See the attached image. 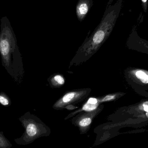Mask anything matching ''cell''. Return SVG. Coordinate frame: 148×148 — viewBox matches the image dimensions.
<instances>
[{
  "instance_id": "cell-2",
  "label": "cell",
  "mask_w": 148,
  "mask_h": 148,
  "mask_svg": "<svg viewBox=\"0 0 148 148\" xmlns=\"http://www.w3.org/2000/svg\"><path fill=\"white\" fill-rule=\"evenodd\" d=\"M14 41L13 33L8 27L1 28L0 33V52L5 59L8 58L12 46L14 44Z\"/></svg>"
},
{
  "instance_id": "cell-3",
  "label": "cell",
  "mask_w": 148,
  "mask_h": 148,
  "mask_svg": "<svg viewBox=\"0 0 148 148\" xmlns=\"http://www.w3.org/2000/svg\"><path fill=\"white\" fill-rule=\"evenodd\" d=\"M93 4V0H78L76 7V13L77 19L80 22L86 17Z\"/></svg>"
},
{
  "instance_id": "cell-6",
  "label": "cell",
  "mask_w": 148,
  "mask_h": 148,
  "mask_svg": "<svg viewBox=\"0 0 148 148\" xmlns=\"http://www.w3.org/2000/svg\"><path fill=\"white\" fill-rule=\"evenodd\" d=\"M136 76L142 82L145 84L148 83V75L145 72L139 70L136 73Z\"/></svg>"
},
{
  "instance_id": "cell-13",
  "label": "cell",
  "mask_w": 148,
  "mask_h": 148,
  "mask_svg": "<svg viewBox=\"0 0 148 148\" xmlns=\"http://www.w3.org/2000/svg\"><path fill=\"white\" fill-rule=\"evenodd\" d=\"M143 106L144 110L146 112H148V101H146L144 102Z\"/></svg>"
},
{
  "instance_id": "cell-8",
  "label": "cell",
  "mask_w": 148,
  "mask_h": 148,
  "mask_svg": "<svg viewBox=\"0 0 148 148\" xmlns=\"http://www.w3.org/2000/svg\"><path fill=\"white\" fill-rule=\"evenodd\" d=\"M91 119L89 117H85L82 119L80 122H79V125L80 127H88L89 125H90L91 123Z\"/></svg>"
},
{
  "instance_id": "cell-10",
  "label": "cell",
  "mask_w": 148,
  "mask_h": 148,
  "mask_svg": "<svg viewBox=\"0 0 148 148\" xmlns=\"http://www.w3.org/2000/svg\"><path fill=\"white\" fill-rule=\"evenodd\" d=\"M0 103L4 106H7L9 104V102L5 97L3 96H0Z\"/></svg>"
},
{
  "instance_id": "cell-7",
  "label": "cell",
  "mask_w": 148,
  "mask_h": 148,
  "mask_svg": "<svg viewBox=\"0 0 148 148\" xmlns=\"http://www.w3.org/2000/svg\"><path fill=\"white\" fill-rule=\"evenodd\" d=\"M27 132L28 136L33 137L37 134V129L36 126L34 124H29L27 128Z\"/></svg>"
},
{
  "instance_id": "cell-4",
  "label": "cell",
  "mask_w": 148,
  "mask_h": 148,
  "mask_svg": "<svg viewBox=\"0 0 148 148\" xmlns=\"http://www.w3.org/2000/svg\"><path fill=\"white\" fill-rule=\"evenodd\" d=\"M82 92H72L67 93L55 104L56 107H61L80 98Z\"/></svg>"
},
{
  "instance_id": "cell-1",
  "label": "cell",
  "mask_w": 148,
  "mask_h": 148,
  "mask_svg": "<svg viewBox=\"0 0 148 148\" xmlns=\"http://www.w3.org/2000/svg\"><path fill=\"white\" fill-rule=\"evenodd\" d=\"M122 2L123 0H119L114 5H108L101 22L79 47L76 57L81 59L88 58L106 41L115 25Z\"/></svg>"
},
{
  "instance_id": "cell-12",
  "label": "cell",
  "mask_w": 148,
  "mask_h": 148,
  "mask_svg": "<svg viewBox=\"0 0 148 148\" xmlns=\"http://www.w3.org/2000/svg\"><path fill=\"white\" fill-rule=\"evenodd\" d=\"M115 98V96L109 95L107 96L104 97V99L103 100V101H110V100H113Z\"/></svg>"
},
{
  "instance_id": "cell-9",
  "label": "cell",
  "mask_w": 148,
  "mask_h": 148,
  "mask_svg": "<svg viewBox=\"0 0 148 148\" xmlns=\"http://www.w3.org/2000/svg\"><path fill=\"white\" fill-rule=\"evenodd\" d=\"M53 79L59 85H63L65 83V80H64V78L60 75H56L54 77Z\"/></svg>"
},
{
  "instance_id": "cell-14",
  "label": "cell",
  "mask_w": 148,
  "mask_h": 148,
  "mask_svg": "<svg viewBox=\"0 0 148 148\" xmlns=\"http://www.w3.org/2000/svg\"><path fill=\"white\" fill-rule=\"evenodd\" d=\"M146 116L148 118V112H147V114H146Z\"/></svg>"
},
{
  "instance_id": "cell-11",
  "label": "cell",
  "mask_w": 148,
  "mask_h": 148,
  "mask_svg": "<svg viewBox=\"0 0 148 148\" xmlns=\"http://www.w3.org/2000/svg\"><path fill=\"white\" fill-rule=\"evenodd\" d=\"M143 8V10L145 13L147 12L148 8V0H141Z\"/></svg>"
},
{
  "instance_id": "cell-5",
  "label": "cell",
  "mask_w": 148,
  "mask_h": 148,
  "mask_svg": "<svg viewBox=\"0 0 148 148\" xmlns=\"http://www.w3.org/2000/svg\"><path fill=\"white\" fill-rule=\"evenodd\" d=\"M98 101L96 98H89L87 103L84 105L82 108V110L90 111L95 110L98 106Z\"/></svg>"
}]
</instances>
